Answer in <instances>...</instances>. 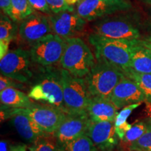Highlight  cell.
Instances as JSON below:
<instances>
[{
  "instance_id": "6da1fadb",
  "label": "cell",
  "mask_w": 151,
  "mask_h": 151,
  "mask_svg": "<svg viewBox=\"0 0 151 151\" xmlns=\"http://www.w3.org/2000/svg\"><path fill=\"white\" fill-rule=\"evenodd\" d=\"M88 40L94 48L96 60H103L124 73L131 70V46L133 41L109 39L92 33Z\"/></svg>"
},
{
  "instance_id": "7a4b0ae2",
  "label": "cell",
  "mask_w": 151,
  "mask_h": 151,
  "mask_svg": "<svg viewBox=\"0 0 151 151\" xmlns=\"http://www.w3.org/2000/svg\"><path fill=\"white\" fill-rule=\"evenodd\" d=\"M28 95L32 99L57 107L67 113L64 103L60 69L58 70L52 67H43Z\"/></svg>"
},
{
  "instance_id": "3957f363",
  "label": "cell",
  "mask_w": 151,
  "mask_h": 151,
  "mask_svg": "<svg viewBox=\"0 0 151 151\" xmlns=\"http://www.w3.org/2000/svg\"><path fill=\"white\" fill-rule=\"evenodd\" d=\"M65 49L60 61L62 69L74 76L85 78L95 64V56L81 38H69L65 39Z\"/></svg>"
},
{
  "instance_id": "277c9868",
  "label": "cell",
  "mask_w": 151,
  "mask_h": 151,
  "mask_svg": "<svg viewBox=\"0 0 151 151\" xmlns=\"http://www.w3.org/2000/svg\"><path fill=\"white\" fill-rule=\"evenodd\" d=\"M125 76L118 68L101 60H96L94 65L85 77L91 97L108 98Z\"/></svg>"
},
{
  "instance_id": "5b68a950",
  "label": "cell",
  "mask_w": 151,
  "mask_h": 151,
  "mask_svg": "<svg viewBox=\"0 0 151 151\" xmlns=\"http://www.w3.org/2000/svg\"><path fill=\"white\" fill-rule=\"evenodd\" d=\"M65 106L67 114L87 113L91 99L85 78L74 76L64 69H60Z\"/></svg>"
},
{
  "instance_id": "8992f818",
  "label": "cell",
  "mask_w": 151,
  "mask_h": 151,
  "mask_svg": "<svg viewBox=\"0 0 151 151\" xmlns=\"http://www.w3.org/2000/svg\"><path fill=\"white\" fill-rule=\"evenodd\" d=\"M92 34L99 37L119 40H139L141 32L137 22L128 16L101 18L92 26Z\"/></svg>"
},
{
  "instance_id": "52a82bcc",
  "label": "cell",
  "mask_w": 151,
  "mask_h": 151,
  "mask_svg": "<svg viewBox=\"0 0 151 151\" xmlns=\"http://www.w3.org/2000/svg\"><path fill=\"white\" fill-rule=\"evenodd\" d=\"M31 55L22 48L9 50L0 60L1 74L14 80L26 83L33 78Z\"/></svg>"
},
{
  "instance_id": "ba28073f",
  "label": "cell",
  "mask_w": 151,
  "mask_h": 151,
  "mask_svg": "<svg viewBox=\"0 0 151 151\" xmlns=\"http://www.w3.org/2000/svg\"><path fill=\"white\" fill-rule=\"evenodd\" d=\"M65 43L60 36L48 34L32 44L29 52L32 62L43 67L54 65L61 60Z\"/></svg>"
},
{
  "instance_id": "9c48e42d",
  "label": "cell",
  "mask_w": 151,
  "mask_h": 151,
  "mask_svg": "<svg viewBox=\"0 0 151 151\" xmlns=\"http://www.w3.org/2000/svg\"><path fill=\"white\" fill-rule=\"evenodd\" d=\"M131 8L128 0H79L76 12L86 21H92Z\"/></svg>"
},
{
  "instance_id": "30bf717a",
  "label": "cell",
  "mask_w": 151,
  "mask_h": 151,
  "mask_svg": "<svg viewBox=\"0 0 151 151\" xmlns=\"http://www.w3.org/2000/svg\"><path fill=\"white\" fill-rule=\"evenodd\" d=\"M90 122L91 120L87 113L67 114L61 125L53 134L57 146H62L86 134Z\"/></svg>"
},
{
  "instance_id": "8fae6325",
  "label": "cell",
  "mask_w": 151,
  "mask_h": 151,
  "mask_svg": "<svg viewBox=\"0 0 151 151\" xmlns=\"http://www.w3.org/2000/svg\"><path fill=\"white\" fill-rule=\"evenodd\" d=\"M23 112L48 134H54L67 115L60 109L48 104H37L32 108L23 109Z\"/></svg>"
},
{
  "instance_id": "7c38bea8",
  "label": "cell",
  "mask_w": 151,
  "mask_h": 151,
  "mask_svg": "<svg viewBox=\"0 0 151 151\" xmlns=\"http://www.w3.org/2000/svg\"><path fill=\"white\" fill-rule=\"evenodd\" d=\"M55 34L63 39L73 37L84 29L86 20L74 11H63L49 18Z\"/></svg>"
},
{
  "instance_id": "4fadbf2b",
  "label": "cell",
  "mask_w": 151,
  "mask_h": 151,
  "mask_svg": "<svg viewBox=\"0 0 151 151\" xmlns=\"http://www.w3.org/2000/svg\"><path fill=\"white\" fill-rule=\"evenodd\" d=\"M109 99L118 109L146 101V97L140 87L126 76L113 89Z\"/></svg>"
},
{
  "instance_id": "5bb4252c",
  "label": "cell",
  "mask_w": 151,
  "mask_h": 151,
  "mask_svg": "<svg viewBox=\"0 0 151 151\" xmlns=\"http://www.w3.org/2000/svg\"><path fill=\"white\" fill-rule=\"evenodd\" d=\"M86 135L101 151H113L118 143L119 137L113 122H94L91 120Z\"/></svg>"
},
{
  "instance_id": "9a60e30c",
  "label": "cell",
  "mask_w": 151,
  "mask_h": 151,
  "mask_svg": "<svg viewBox=\"0 0 151 151\" xmlns=\"http://www.w3.org/2000/svg\"><path fill=\"white\" fill-rule=\"evenodd\" d=\"M51 28L49 18L41 14L33 13L21 22L18 33L24 42L33 44L50 34Z\"/></svg>"
},
{
  "instance_id": "2e32d148",
  "label": "cell",
  "mask_w": 151,
  "mask_h": 151,
  "mask_svg": "<svg viewBox=\"0 0 151 151\" xmlns=\"http://www.w3.org/2000/svg\"><path fill=\"white\" fill-rule=\"evenodd\" d=\"M11 122L19 135L24 140L34 143L39 139L47 137L46 132L31 117L23 112V109H12Z\"/></svg>"
},
{
  "instance_id": "e0dca14e",
  "label": "cell",
  "mask_w": 151,
  "mask_h": 151,
  "mask_svg": "<svg viewBox=\"0 0 151 151\" xmlns=\"http://www.w3.org/2000/svg\"><path fill=\"white\" fill-rule=\"evenodd\" d=\"M119 109L108 98L92 97L87 113L94 122H115Z\"/></svg>"
},
{
  "instance_id": "ac0fdd59",
  "label": "cell",
  "mask_w": 151,
  "mask_h": 151,
  "mask_svg": "<svg viewBox=\"0 0 151 151\" xmlns=\"http://www.w3.org/2000/svg\"><path fill=\"white\" fill-rule=\"evenodd\" d=\"M131 70L139 73H151V53L141 39L132 41Z\"/></svg>"
},
{
  "instance_id": "d6986e66",
  "label": "cell",
  "mask_w": 151,
  "mask_h": 151,
  "mask_svg": "<svg viewBox=\"0 0 151 151\" xmlns=\"http://www.w3.org/2000/svg\"><path fill=\"white\" fill-rule=\"evenodd\" d=\"M29 95L16 88H9L0 92L1 106L7 108L30 109L35 106Z\"/></svg>"
},
{
  "instance_id": "ffe728a7",
  "label": "cell",
  "mask_w": 151,
  "mask_h": 151,
  "mask_svg": "<svg viewBox=\"0 0 151 151\" xmlns=\"http://www.w3.org/2000/svg\"><path fill=\"white\" fill-rule=\"evenodd\" d=\"M141 103L134 104L127 106L124 107L118 113V116L115 120V128H116V132L120 140H122L124 137V134L131 128L132 124L128 123L127 122V118L131 115L134 109L141 105Z\"/></svg>"
},
{
  "instance_id": "44dd1931",
  "label": "cell",
  "mask_w": 151,
  "mask_h": 151,
  "mask_svg": "<svg viewBox=\"0 0 151 151\" xmlns=\"http://www.w3.org/2000/svg\"><path fill=\"white\" fill-rule=\"evenodd\" d=\"M58 147L59 151H97V147L86 134Z\"/></svg>"
},
{
  "instance_id": "7402d4cb",
  "label": "cell",
  "mask_w": 151,
  "mask_h": 151,
  "mask_svg": "<svg viewBox=\"0 0 151 151\" xmlns=\"http://www.w3.org/2000/svg\"><path fill=\"white\" fill-rule=\"evenodd\" d=\"M34 13L29 0H11L10 18L16 22H22Z\"/></svg>"
},
{
  "instance_id": "603a6c76",
  "label": "cell",
  "mask_w": 151,
  "mask_h": 151,
  "mask_svg": "<svg viewBox=\"0 0 151 151\" xmlns=\"http://www.w3.org/2000/svg\"><path fill=\"white\" fill-rule=\"evenodd\" d=\"M124 75L137 83L144 94L146 103H151V73H139L130 70Z\"/></svg>"
},
{
  "instance_id": "cb8c5ba5",
  "label": "cell",
  "mask_w": 151,
  "mask_h": 151,
  "mask_svg": "<svg viewBox=\"0 0 151 151\" xmlns=\"http://www.w3.org/2000/svg\"><path fill=\"white\" fill-rule=\"evenodd\" d=\"M18 27L16 22L7 15L1 14L0 19V41L10 43L16 37Z\"/></svg>"
},
{
  "instance_id": "d4e9b609",
  "label": "cell",
  "mask_w": 151,
  "mask_h": 151,
  "mask_svg": "<svg viewBox=\"0 0 151 151\" xmlns=\"http://www.w3.org/2000/svg\"><path fill=\"white\" fill-rule=\"evenodd\" d=\"M148 127L149 125L148 123L143 121L137 122L132 124L131 128L126 132L122 141L129 145L131 144L132 143L138 140L141 136H143V134L148 130Z\"/></svg>"
},
{
  "instance_id": "484cf974",
  "label": "cell",
  "mask_w": 151,
  "mask_h": 151,
  "mask_svg": "<svg viewBox=\"0 0 151 151\" xmlns=\"http://www.w3.org/2000/svg\"><path fill=\"white\" fill-rule=\"evenodd\" d=\"M129 151H151L150 126L138 140L129 145Z\"/></svg>"
},
{
  "instance_id": "4316f807",
  "label": "cell",
  "mask_w": 151,
  "mask_h": 151,
  "mask_svg": "<svg viewBox=\"0 0 151 151\" xmlns=\"http://www.w3.org/2000/svg\"><path fill=\"white\" fill-rule=\"evenodd\" d=\"M43 137L39 139L36 142L32 144L28 149L29 151H59L55 141L48 139V138Z\"/></svg>"
},
{
  "instance_id": "83f0119b",
  "label": "cell",
  "mask_w": 151,
  "mask_h": 151,
  "mask_svg": "<svg viewBox=\"0 0 151 151\" xmlns=\"http://www.w3.org/2000/svg\"><path fill=\"white\" fill-rule=\"evenodd\" d=\"M50 9L54 14L63 11H73V6L69 5L65 0H46Z\"/></svg>"
},
{
  "instance_id": "f1b7e54d",
  "label": "cell",
  "mask_w": 151,
  "mask_h": 151,
  "mask_svg": "<svg viewBox=\"0 0 151 151\" xmlns=\"http://www.w3.org/2000/svg\"><path fill=\"white\" fill-rule=\"evenodd\" d=\"M9 88L23 89L24 87L23 83H20L18 81H16L14 79L1 74V76H0V92Z\"/></svg>"
},
{
  "instance_id": "f546056e",
  "label": "cell",
  "mask_w": 151,
  "mask_h": 151,
  "mask_svg": "<svg viewBox=\"0 0 151 151\" xmlns=\"http://www.w3.org/2000/svg\"><path fill=\"white\" fill-rule=\"evenodd\" d=\"M29 2L33 9L50 16L53 15L46 0H29Z\"/></svg>"
},
{
  "instance_id": "4dcf8cb0",
  "label": "cell",
  "mask_w": 151,
  "mask_h": 151,
  "mask_svg": "<svg viewBox=\"0 0 151 151\" xmlns=\"http://www.w3.org/2000/svg\"><path fill=\"white\" fill-rule=\"evenodd\" d=\"M0 151H27V146L23 143L11 144L5 141H1Z\"/></svg>"
},
{
  "instance_id": "1f68e13d",
  "label": "cell",
  "mask_w": 151,
  "mask_h": 151,
  "mask_svg": "<svg viewBox=\"0 0 151 151\" xmlns=\"http://www.w3.org/2000/svg\"><path fill=\"white\" fill-rule=\"evenodd\" d=\"M0 6L4 14L10 16L11 11V0H0Z\"/></svg>"
},
{
  "instance_id": "d6a6232c",
  "label": "cell",
  "mask_w": 151,
  "mask_h": 151,
  "mask_svg": "<svg viewBox=\"0 0 151 151\" xmlns=\"http://www.w3.org/2000/svg\"><path fill=\"white\" fill-rule=\"evenodd\" d=\"M141 43H143V45L146 48H147L148 49L149 51L151 53V35L146 38V39H143L141 40Z\"/></svg>"
},
{
  "instance_id": "836d02e7",
  "label": "cell",
  "mask_w": 151,
  "mask_h": 151,
  "mask_svg": "<svg viewBox=\"0 0 151 151\" xmlns=\"http://www.w3.org/2000/svg\"><path fill=\"white\" fill-rule=\"evenodd\" d=\"M145 111H146L147 118H148V124H149V126L151 127V103H147Z\"/></svg>"
},
{
  "instance_id": "e575fe53",
  "label": "cell",
  "mask_w": 151,
  "mask_h": 151,
  "mask_svg": "<svg viewBox=\"0 0 151 151\" xmlns=\"http://www.w3.org/2000/svg\"><path fill=\"white\" fill-rule=\"evenodd\" d=\"M65 1L69 5L73 6L75 4H77V3L78 2L79 0H65Z\"/></svg>"
},
{
  "instance_id": "d590c367",
  "label": "cell",
  "mask_w": 151,
  "mask_h": 151,
  "mask_svg": "<svg viewBox=\"0 0 151 151\" xmlns=\"http://www.w3.org/2000/svg\"><path fill=\"white\" fill-rule=\"evenodd\" d=\"M148 2L151 4V0H148Z\"/></svg>"
}]
</instances>
